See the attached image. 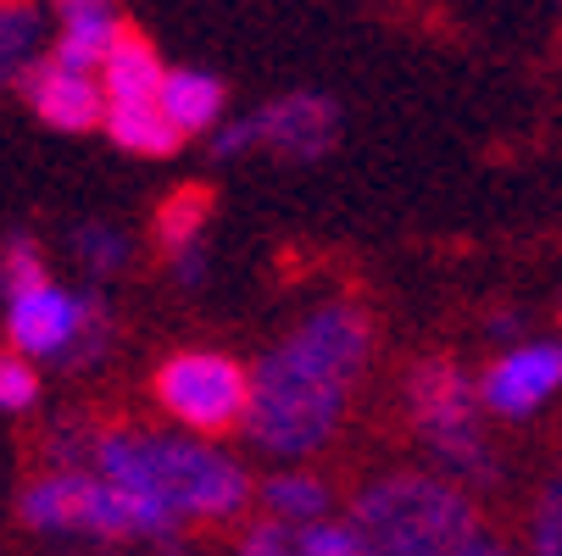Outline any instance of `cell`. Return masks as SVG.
<instances>
[{
  "label": "cell",
  "instance_id": "4",
  "mask_svg": "<svg viewBox=\"0 0 562 556\" xmlns=\"http://www.w3.org/2000/svg\"><path fill=\"white\" fill-rule=\"evenodd\" d=\"M401 407H407V423L440 467V479H451L457 490H491L502 479V456L479 418L485 407L457 356H418L401 373Z\"/></svg>",
  "mask_w": 562,
  "mask_h": 556
},
{
  "label": "cell",
  "instance_id": "28",
  "mask_svg": "<svg viewBox=\"0 0 562 556\" xmlns=\"http://www.w3.org/2000/svg\"><path fill=\"white\" fill-rule=\"evenodd\" d=\"M524 329H529V324H524V311H513V306H496V311L485 317V334H491V340H507V345L524 340Z\"/></svg>",
  "mask_w": 562,
  "mask_h": 556
},
{
  "label": "cell",
  "instance_id": "18",
  "mask_svg": "<svg viewBox=\"0 0 562 556\" xmlns=\"http://www.w3.org/2000/svg\"><path fill=\"white\" fill-rule=\"evenodd\" d=\"M101 423H106V418H95V412H61V418L45 429V440H40L45 473H90Z\"/></svg>",
  "mask_w": 562,
  "mask_h": 556
},
{
  "label": "cell",
  "instance_id": "3",
  "mask_svg": "<svg viewBox=\"0 0 562 556\" xmlns=\"http://www.w3.org/2000/svg\"><path fill=\"white\" fill-rule=\"evenodd\" d=\"M346 523L357 529L362 556H451L479 529V512L473 496L440 473L395 467L351 496Z\"/></svg>",
  "mask_w": 562,
  "mask_h": 556
},
{
  "label": "cell",
  "instance_id": "16",
  "mask_svg": "<svg viewBox=\"0 0 562 556\" xmlns=\"http://www.w3.org/2000/svg\"><path fill=\"white\" fill-rule=\"evenodd\" d=\"M257 501H262V518H279V523L301 529V523L329 518L335 490L317 479V473H273V479L257 490Z\"/></svg>",
  "mask_w": 562,
  "mask_h": 556
},
{
  "label": "cell",
  "instance_id": "23",
  "mask_svg": "<svg viewBox=\"0 0 562 556\" xmlns=\"http://www.w3.org/2000/svg\"><path fill=\"white\" fill-rule=\"evenodd\" d=\"M295 556H362V545L346 518H317L295 529Z\"/></svg>",
  "mask_w": 562,
  "mask_h": 556
},
{
  "label": "cell",
  "instance_id": "11",
  "mask_svg": "<svg viewBox=\"0 0 562 556\" xmlns=\"http://www.w3.org/2000/svg\"><path fill=\"white\" fill-rule=\"evenodd\" d=\"M123 39L117 0H56V50L50 61L72 72H101L106 50Z\"/></svg>",
  "mask_w": 562,
  "mask_h": 556
},
{
  "label": "cell",
  "instance_id": "9",
  "mask_svg": "<svg viewBox=\"0 0 562 556\" xmlns=\"http://www.w3.org/2000/svg\"><path fill=\"white\" fill-rule=\"evenodd\" d=\"M23 95H29V106H34V117L45 123V128H61V134H90V128H101V117H106V95H101V78L95 72H72V67H61V61H34L23 78Z\"/></svg>",
  "mask_w": 562,
  "mask_h": 556
},
{
  "label": "cell",
  "instance_id": "22",
  "mask_svg": "<svg viewBox=\"0 0 562 556\" xmlns=\"http://www.w3.org/2000/svg\"><path fill=\"white\" fill-rule=\"evenodd\" d=\"M45 284V257H40V240L34 234H12L7 251H0V295H29Z\"/></svg>",
  "mask_w": 562,
  "mask_h": 556
},
{
  "label": "cell",
  "instance_id": "29",
  "mask_svg": "<svg viewBox=\"0 0 562 556\" xmlns=\"http://www.w3.org/2000/svg\"><path fill=\"white\" fill-rule=\"evenodd\" d=\"M173 279L184 284V290H201L206 284V251L195 246V251H179L173 257Z\"/></svg>",
  "mask_w": 562,
  "mask_h": 556
},
{
  "label": "cell",
  "instance_id": "6",
  "mask_svg": "<svg viewBox=\"0 0 562 556\" xmlns=\"http://www.w3.org/2000/svg\"><path fill=\"white\" fill-rule=\"evenodd\" d=\"M150 395L173 423H184L195 440H217L246 429L251 401V367L234 362L228 351H173L156 362Z\"/></svg>",
  "mask_w": 562,
  "mask_h": 556
},
{
  "label": "cell",
  "instance_id": "24",
  "mask_svg": "<svg viewBox=\"0 0 562 556\" xmlns=\"http://www.w3.org/2000/svg\"><path fill=\"white\" fill-rule=\"evenodd\" d=\"M34 401H40V367L7 345L0 351V412H29Z\"/></svg>",
  "mask_w": 562,
  "mask_h": 556
},
{
  "label": "cell",
  "instance_id": "1",
  "mask_svg": "<svg viewBox=\"0 0 562 556\" xmlns=\"http://www.w3.org/2000/svg\"><path fill=\"white\" fill-rule=\"evenodd\" d=\"M368 362H373V317L357 300L312 306L251 367V401H246L251 445L279 462L317 456L346 429Z\"/></svg>",
  "mask_w": 562,
  "mask_h": 556
},
{
  "label": "cell",
  "instance_id": "8",
  "mask_svg": "<svg viewBox=\"0 0 562 556\" xmlns=\"http://www.w3.org/2000/svg\"><path fill=\"white\" fill-rule=\"evenodd\" d=\"M251 134L279 162H324L340 139V106L317 90H295V95L268 101L251 117Z\"/></svg>",
  "mask_w": 562,
  "mask_h": 556
},
{
  "label": "cell",
  "instance_id": "25",
  "mask_svg": "<svg viewBox=\"0 0 562 556\" xmlns=\"http://www.w3.org/2000/svg\"><path fill=\"white\" fill-rule=\"evenodd\" d=\"M234 556H295V529L279 518H257L234 540Z\"/></svg>",
  "mask_w": 562,
  "mask_h": 556
},
{
  "label": "cell",
  "instance_id": "2",
  "mask_svg": "<svg viewBox=\"0 0 562 556\" xmlns=\"http://www.w3.org/2000/svg\"><path fill=\"white\" fill-rule=\"evenodd\" d=\"M90 473L139 501H150L162 518L179 529L190 523H228L257 501L251 473L239 467L228 451L195 434H168L145 423H101Z\"/></svg>",
  "mask_w": 562,
  "mask_h": 556
},
{
  "label": "cell",
  "instance_id": "17",
  "mask_svg": "<svg viewBox=\"0 0 562 556\" xmlns=\"http://www.w3.org/2000/svg\"><path fill=\"white\" fill-rule=\"evenodd\" d=\"M40 29L45 18L34 0H0V90H12L40 61Z\"/></svg>",
  "mask_w": 562,
  "mask_h": 556
},
{
  "label": "cell",
  "instance_id": "21",
  "mask_svg": "<svg viewBox=\"0 0 562 556\" xmlns=\"http://www.w3.org/2000/svg\"><path fill=\"white\" fill-rule=\"evenodd\" d=\"M72 251H78V262H85L95 279H112V273L128 268V240L112 223H78L72 228Z\"/></svg>",
  "mask_w": 562,
  "mask_h": 556
},
{
  "label": "cell",
  "instance_id": "14",
  "mask_svg": "<svg viewBox=\"0 0 562 556\" xmlns=\"http://www.w3.org/2000/svg\"><path fill=\"white\" fill-rule=\"evenodd\" d=\"M101 128L128 156H173L184 145V134L162 117V106H156V101H112L106 117H101Z\"/></svg>",
  "mask_w": 562,
  "mask_h": 556
},
{
  "label": "cell",
  "instance_id": "10",
  "mask_svg": "<svg viewBox=\"0 0 562 556\" xmlns=\"http://www.w3.org/2000/svg\"><path fill=\"white\" fill-rule=\"evenodd\" d=\"M72 334H78V290H61V284L45 279L40 290L7 300V340H12L18 356L61 362Z\"/></svg>",
  "mask_w": 562,
  "mask_h": 556
},
{
  "label": "cell",
  "instance_id": "12",
  "mask_svg": "<svg viewBox=\"0 0 562 556\" xmlns=\"http://www.w3.org/2000/svg\"><path fill=\"white\" fill-rule=\"evenodd\" d=\"M156 106L162 117L179 128V134H212L223 123V106H228V90L217 72H201V67H173L162 72V90H156Z\"/></svg>",
  "mask_w": 562,
  "mask_h": 556
},
{
  "label": "cell",
  "instance_id": "13",
  "mask_svg": "<svg viewBox=\"0 0 562 556\" xmlns=\"http://www.w3.org/2000/svg\"><path fill=\"white\" fill-rule=\"evenodd\" d=\"M162 56H156V45L150 39H139V34H123L112 50H106V61H101V95H106V106L112 101H156V90H162Z\"/></svg>",
  "mask_w": 562,
  "mask_h": 556
},
{
  "label": "cell",
  "instance_id": "19",
  "mask_svg": "<svg viewBox=\"0 0 562 556\" xmlns=\"http://www.w3.org/2000/svg\"><path fill=\"white\" fill-rule=\"evenodd\" d=\"M112 334H117V324H112L106 295L78 290V334H72V345H67L61 367H67V373H90V367H101V362H106V351H112Z\"/></svg>",
  "mask_w": 562,
  "mask_h": 556
},
{
  "label": "cell",
  "instance_id": "20",
  "mask_svg": "<svg viewBox=\"0 0 562 556\" xmlns=\"http://www.w3.org/2000/svg\"><path fill=\"white\" fill-rule=\"evenodd\" d=\"M524 556H562V462L551 467V479L540 485L535 507H529V529H524Z\"/></svg>",
  "mask_w": 562,
  "mask_h": 556
},
{
  "label": "cell",
  "instance_id": "26",
  "mask_svg": "<svg viewBox=\"0 0 562 556\" xmlns=\"http://www.w3.org/2000/svg\"><path fill=\"white\" fill-rule=\"evenodd\" d=\"M206 150H212V162H234V156H246L257 150V134H251V117H223L212 134H206Z\"/></svg>",
  "mask_w": 562,
  "mask_h": 556
},
{
  "label": "cell",
  "instance_id": "27",
  "mask_svg": "<svg viewBox=\"0 0 562 556\" xmlns=\"http://www.w3.org/2000/svg\"><path fill=\"white\" fill-rule=\"evenodd\" d=\"M451 556H524V551H518L507 534H496V529H485V523H479V529H473V534H468V540L451 551Z\"/></svg>",
  "mask_w": 562,
  "mask_h": 556
},
{
  "label": "cell",
  "instance_id": "5",
  "mask_svg": "<svg viewBox=\"0 0 562 556\" xmlns=\"http://www.w3.org/2000/svg\"><path fill=\"white\" fill-rule=\"evenodd\" d=\"M18 518L40 534H85V540H101V545L179 540L173 518H162L150 501L95 479V473H40L18 501Z\"/></svg>",
  "mask_w": 562,
  "mask_h": 556
},
{
  "label": "cell",
  "instance_id": "7",
  "mask_svg": "<svg viewBox=\"0 0 562 556\" xmlns=\"http://www.w3.org/2000/svg\"><path fill=\"white\" fill-rule=\"evenodd\" d=\"M479 389V407L496 412V418H529L540 412L551 395L562 389V340H524V345H507L485 373L473 378Z\"/></svg>",
  "mask_w": 562,
  "mask_h": 556
},
{
  "label": "cell",
  "instance_id": "15",
  "mask_svg": "<svg viewBox=\"0 0 562 556\" xmlns=\"http://www.w3.org/2000/svg\"><path fill=\"white\" fill-rule=\"evenodd\" d=\"M212 201H217V195H212L206 184H179V190H168L162 206H156V217H150L156 246H162L168 257L195 251L201 234H206V223H212Z\"/></svg>",
  "mask_w": 562,
  "mask_h": 556
}]
</instances>
